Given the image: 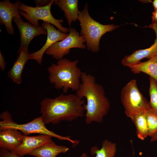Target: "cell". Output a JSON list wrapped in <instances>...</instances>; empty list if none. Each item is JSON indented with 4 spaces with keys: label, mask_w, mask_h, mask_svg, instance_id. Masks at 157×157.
<instances>
[{
    "label": "cell",
    "mask_w": 157,
    "mask_h": 157,
    "mask_svg": "<svg viewBox=\"0 0 157 157\" xmlns=\"http://www.w3.org/2000/svg\"><path fill=\"white\" fill-rule=\"evenodd\" d=\"M152 3L154 10H157V0H154Z\"/></svg>",
    "instance_id": "28"
},
{
    "label": "cell",
    "mask_w": 157,
    "mask_h": 157,
    "mask_svg": "<svg viewBox=\"0 0 157 157\" xmlns=\"http://www.w3.org/2000/svg\"><path fill=\"white\" fill-rule=\"evenodd\" d=\"M17 58L8 72V76L15 83L20 84L22 81V75L26 63L30 59L31 53L28 48L22 50L18 54Z\"/></svg>",
    "instance_id": "15"
},
{
    "label": "cell",
    "mask_w": 157,
    "mask_h": 157,
    "mask_svg": "<svg viewBox=\"0 0 157 157\" xmlns=\"http://www.w3.org/2000/svg\"><path fill=\"white\" fill-rule=\"evenodd\" d=\"M51 138L49 135L45 134L32 136L23 135L22 143L10 152L22 157L28 155L42 146L53 142Z\"/></svg>",
    "instance_id": "10"
},
{
    "label": "cell",
    "mask_w": 157,
    "mask_h": 157,
    "mask_svg": "<svg viewBox=\"0 0 157 157\" xmlns=\"http://www.w3.org/2000/svg\"><path fill=\"white\" fill-rule=\"evenodd\" d=\"M0 118L2 120L0 122V130L8 129L17 130L20 131L24 135L32 133L46 135L59 140L69 141L72 143L73 147L79 143L76 140L71 139L70 136L58 135L48 130L45 126L41 116L35 118L28 123L19 124L13 121L10 113L5 111L0 114Z\"/></svg>",
    "instance_id": "5"
},
{
    "label": "cell",
    "mask_w": 157,
    "mask_h": 157,
    "mask_svg": "<svg viewBox=\"0 0 157 157\" xmlns=\"http://www.w3.org/2000/svg\"><path fill=\"white\" fill-rule=\"evenodd\" d=\"M152 14V22H157V10H155Z\"/></svg>",
    "instance_id": "26"
},
{
    "label": "cell",
    "mask_w": 157,
    "mask_h": 157,
    "mask_svg": "<svg viewBox=\"0 0 157 157\" xmlns=\"http://www.w3.org/2000/svg\"><path fill=\"white\" fill-rule=\"evenodd\" d=\"M131 71L135 74L141 72L149 75L157 82V56L144 62L140 61L128 65Z\"/></svg>",
    "instance_id": "17"
},
{
    "label": "cell",
    "mask_w": 157,
    "mask_h": 157,
    "mask_svg": "<svg viewBox=\"0 0 157 157\" xmlns=\"http://www.w3.org/2000/svg\"><path fill=\"white\" fill-rule=\"evenodd\" d=\"M150 140L151 142L157 141V132L151 137Z\"/></svg>",
    "instance_id": "27"
},
{
    "label": "cell",
    "mask_w": 157,
    "mask_h": 157,
    "mask_svg": "<svg viewBox=\"0 0 157 157\" xmlns=\"http://www.w3.org/2000/svg\"><path fill=\"white\" fill-rule=\"evenodd\" d=\"M21 3L17 0L12 3L9 0L0 1V24H3L8 33L13 35L14 34L12 21L15 17L22 19L19 13V6Z\"/></svg>",
    "instance_id": "12"
},
{
    "label": "cell",
    "mask_w": 157,
    "mask_h": 157,
    "mask_svg": "<svg viewBox=\"0 0 157 157\" xmlns=\"http://www.w3.org/2000/svg\"><path fill=\"white\" fill-rule=\"evenodd\" d=\"M23 135L19 130L11 129L0 130V148L11 151L22 142Z\"/></svg>",
    "instance_id": "14"
},
{
    "label": "cell",
    "mask_w": 157,
    "mask_h": 157,
    "mask_svg": "<svg viewBox=\"0 0 157 157\" xmlns=\"http://www.w3.org/2000/svg\"><path fill=\"white\" fill-rule=\"evenodd\" d=\"M149 93L150 100L149 101V109L157 113V82L149 77Z\"/></svg>",
    "instance_id": "21"
},
{
    "label": "cell",
    "mask_w": 157,
    "mask_h": 157,
    "mask_svg": "<svg viewBox=\"0 0 157 157\" xmlns=\"http://www.w3.org/2000/svg\"><path fill=\"white\" fill-rule=\"evenodd\" d=\"M81 81L76 94L81 98L85 97L86 99L87 104L83 105L84 110L86 111L85 123L87 124L94 122L101 123L110 107L104 88L96 82L94 76L85 72H82Z\"/></svg>",
    "instance_id": "2"
},
{
    "label": "cell",
    "mask_w": 157,
    "mask_h": 157,
    "mask_svg": "<svg viewBox=\"0 0 157 157\" xmlns=\"http://www.w3.org/2000/svg\"><path fill=\"white\" fill-rule=\"evenodd\" d=\"M42 25L47 32L46 42L40 50L31 53L30 58V59L35 60L40 65L42 62L43 55L46 50L55 43L65 39L68 34L56 30L53 25L49 23L43 22Z\"/></svg>",
    "instance_id": "11"
},
{
    "label": "cell",
    "mask_w": 157,
    "mask_h": 157,
    "mask_svg": "<svg viewBox=\"0 0 157 157\" xmlns=\"http://www.w3.org/2000/svg\"><path fill=\"white\" fill-rule=\"evenodd\" d=\"M0 68L2 71H4L6 68V63L3 56L0 51Z\"/></svg>",
    "instance_id": "25"
},
{
    "label": "cell",
    "mask_w": 157,
    "mask_h": 157,
    "mask_svg": "<svg viewBox=\"0 0 157 157\" xmlns=\"http://www.w3.org/2000/svg\"><path fill=\"white\" fill-rule=\"evenodd\" d=\"M54 1L52 0L47 5L42 7H33L21 3L19 6V13L35 26H39L38 21L41 20L54 25L62 33H67L69 28L62 26L63 19H55L51 13V7Z\"/></svg>",
    "instance_id": "7"
},
{
    "label": "cell",
    "mask_w": 157,
    "mask_h": 157,
    "mask_svg": "<svg viewBox=\"0 0 157 157\" xmlns=\"http://www.w3.org/2000/svg\"><path fill=\"white\" fill-rule=\"evenodd\" d=\"M0 157H22L11 153L9 151L1 148L0 149Z\"/></svg>",
    "instance_id": "23"
},
{
    "label": "cell",
    "mask_w": 157,
    "mask_h": 157,
    "mask_svg": "<svg viewBox=\"0 0 157 157\" xmlns=\"http://www.w3.org/2000/svg\"><path fill=\"white\" fill-rule=\"evenodd\" d=\"M120 95L125 113L128 117L149 109V101L139 90L135 79L131 80L123 87Z\"/></svg>",
    "instance_id": "6"
},
{
    "label": "cell",
    "mask_w": 157,
    "mask_h": 157,
    "mask_svg": "<svg viewBox=\"0 0 157 157\" xmlns=\"http://www.w3.org/2000/svg\"><path fill=\"white\" fill-rule=\"evenodd\" d=\"M79 157H87V156L85 153H83Z\"/></svg>",
    "instance_id": "29"
},
{
    "label": "cell",
    "mask_w": 157,
    "mask_h": 157,
    "mask_svg": "<svg viewBox=\"0 0 157 157\" xmlns=\"http://www.w3.org/2000/svg\"><path fill=\"white\" fill-rule=\"evenodd\" d=\"M34 157H36L34 156Z\"/></svg>",
    "instance_id": "30"
},
{
    "label": "cell",
    "mask_w": 157,
    "mask_h": 157,
    "mask_svg": "<svg viewBox=\"0 0 157 157\" xmlns=\"http://www.w3.org/2000/svg\"><path fill=\"white\" fill-rule=\"evenodd\" d=\"M78 0H54L55 4L64 12L70 27L73 22L77 20L79 12L78 7Z\"/></svg>",
    "instance_id": "16"
},
{
    "label": "cell",
    "mask_w": 157,
    "mask_h": 157,
    "mask_svg": "<svg viewBox=\"0 0 157 157\" xmlns=\"http://www.w3.org/2000/svg\"><path fill=\"white\" fill-rule=\"evenodd\" d=\"M84 101L76 94H62L54 99L45 98L40 103V113L45 125L71 122L84 116Z\"/></svg>",
    "instance_id": "1"
},
{
    "label": "cell",
    "mask_w": 157,
    "mask_h": 157,
    "mask_svg": "<svg viewBox=\"0 0 157 157\" xmlns=\"http://www.w3.org/2000/svg\"><path fill=\"white\" fill-rule=\"evenodd\" d=\"M78 60L72 61L67 58L58 60L47 68L50 83L57 89H63L64 93L69 89L76 91L81 83L82 72L77 67Z\"/></svg>",
    "instance_id": "3"
},
{
    "label": "cell",
    "mask_w": 157,
    "mask_h": 157,
    "mask_svg": "<svg viewBox=\"0 0 157 157\" xmlns=\"http://www.w3.org/2000/svg\"><path fill=\"white\" fill-rule=\"evenodd\" d=\"M130 118L135 126L138 137L141 140H144L148 136L145 112L137 113Z\"/></svg>",
    "instance_id": "20"
},
{
    "label": "cell",
    "mask_w": 157,
    "mask_h": 157,
    "mask_svg": "<svg viewBox=\"0 0 157 157\" xmlns=\"http://www.w3.org/2000/svg\"><path fill=\"white\" fill-rule=\"evenodd\" d=\"M116 144L106 139L102 143L101 148L97 146H93L90 149L92 155H95V157H114L116 152Z\"/></svg>",
    "instance_id": "19"
},
{
    "label": "cell",
    "mask_w": 157,
    "mask_h": 157,
    "mask_svg": "<svg viewBox=\"0 0 157 157\" xmlns=\"http://www.w3.org/2000/svg\"><path fill=\"white\" fill-rule=\"evenodd\" d=\"M51 0H34V1L36 3V6L42 7L47 5L51 2Z\"/></svg>",
    "instance_id": "24"
},
{
    "label": "cell",
    "mask_w": 157,
    "mask_h": 157,
    "mask_svg": "<svg viewBox=\"0 0 157 157\" xmlns=\"http://www.w3.org/2000/svg\"><path fill=\"white\" fill-rule=\"evenodd\" d=\"M69 32L68 35L65 39L53 44L45 53L58 60L68 54L72 48L84 49L86 48V45L84 44L85 42L84 38L80 36L75 28L70 27Z\"/></svg>",
    "instance_id": "8"
},
{
    "label": "cell",
    "mask_w": 157,
    "mask_h": 157,
    "mask_svg": "<svg viewBox=\"0 0 157 157\" xmlns=\"http://www.w3.org/2000/svg\"><path fill=\"white\" fill-rule=\"evenodd\" d=\"M69 149L66 146L58 145L53 142L37 149L28 155L36 157H56L60 154H65Z\"/></svg>",
    "instance_id": "18"
},
{
    "label": "cell",
    "mask_w": 157,
    "mask_h": 157,
    "mask_svg": "<svg viewBox=\"0 0 157 157\" xmlns=\"http://www.w3.org/2000/svg\"><path fill=\"white\" fill-rule=\"evenodd\" d=\"M13 21L16 24L20 35V44L17 52L18 54L22 50L28 48L31 42L35 37L41 35H47L46 30L42 26H35L15 17H13Z\"/></svg>",
    "instance_id": "9"
},
{
    "label": "cell",
    "mask_w": 157,
    "mask_h": 157,
    "mask_svg": "<svg viewBox=\"0 0 157 157\" xmlns=\"http://www.w3.org/2000/svg\"><path fill=\"white\" fill-rule=\"evenodd\" d=\"M148 136L152 137L157 132V113L149 109L145 112Z\"/></svg>",
    "instance_id": "22"
},
{
    "label": "cell",
    "mask_w": 157,
    "mask_h": 157,
    "mask_svg": "<svg viewBox=\"0 0 157 157\" xmlns=\"http://www.w3.org/2000/svg\"><path fill=\"white\" fill-rule=\"evenodd\" d=\"M148 27L153 29L155 33L156 39L154 43L149 48L137 50L131 54L124 57L122 60L123 66L127 67L140 61L143 58L149 59L157 56V22H152Z\"/></svg>",
    "instance_id": "13"
},
{
    "label": "cell",
    "mask_w": 157,
    "mask_h": 157,
    "mask_svg": "<svg viewBox=\"0 0 157 157\" xmlns=\"http://www.w3.org/2000/svg\"><path fill=\"white\" fill-rule=\"evenodd\" d=\"M77 20L81 28L80 35L84 38L87 49L93 53L99 51L100 40L104 35L120 26L113 24H103L94 20L89 13L87 3L79 11Z\"/></svg>",
    "instance_id": "4"
}]
</instances>
